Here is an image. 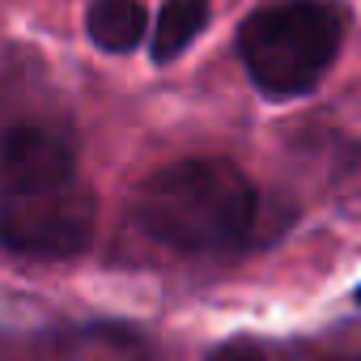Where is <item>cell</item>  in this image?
Returning a JSON list of instances; mask_svg holds the SVG:
<instances>
[{"instance_id": "52a82bcc", "label": "cell", "mask_w": 361, "mask_h": 361, "mask_svg": "<svg viewBox=\"0 0 361 361\" xmlns=\"http://www.w3.org/2000/svg\"><path fill=\"white\" fill-rule=\"evenodd\" d=\"M357 306H361V285H357Z\"/></svg>"}, {"instance_id": "277c9868", "label": "cell", "mask_w": 361, "mask_h": 361, "mask_svg": "<svg viewBox=\"0 0 361 361\" xmlns=\"http://www.w3.org/2000/svg\"><path fill=\"white\" fill-rule=\"evenodd\" d=\"M85 30L94 39V47L123 56L149 35V13L140 0H94L85 13Z\"/></svg>"}, {"instance_id": "3957f363", "label": "cell", "mask_w": 361, "mask_h": 361, "mask_svg": "<svg viewBox=\"0 0 361 361\" xmlns=\"http://www.w3.org/2000/svg\"><path fill=\"white\" fill-rule=\"evenodd\" d=\"M344 43V18L327 0H289L238 30V56L268 98H298L319 85Z\"/></svg>"}, {"instance_id": "ba28073f", "label": "cell", "mask_w": 361, "mask_h": 361, "mask_svg": "<svg viewBox=\"0 0 361 361\" xmlns=\"http://www.w3.org/2000/svg\"><path fill=\"white\" fill-rule=\"evenodd\" d=\"M353 361H361V357H353Z\"/></svg>"}, {"instance_id": "6da1fadb", "label": "cell", "mask_w": 361, "mask_h": 361, "mask_svg": "<svg viewBox=\"0 0 361 361\" xmlns=\"http://www.w3.org/2000/svg\"><path fill=\"white\" fill-rule=\"evenodd\" d=\"M94 238V192L68 136L22 123L0 145V243L30 259H73Z\"/></svg>"}, {"instance_id": "7a4b0ae2", "label": "cell", "mask_w": 361, "mask_h": 361, "mask_svg": "<svg viewBox=\"0 0 361 361\" xmlns=\"http://www.w3.org/2000/svg\"><path fill=\"white\" fill-rule=\"evenodd\" d=\"M255 213L259 200L247 174L217 157L174 161L149 174L132 200L136 226L178 255L234 251L251 234Z\"/></svg>"}, {"instance_id": "8992f818", "label": "cell", "mask_w": 361, "mask_h": 361, "mask_svg": "<svg viewBox=\"0 0 361 361\" xmlns=\"http://www.w3.org/2000/svg\"><path fill=\"white\" fill-rule=\"evenodd\" d=\"M209 361H272L259 344H251V340H230V344H221Z\"/></svg>"}, {"instance_id": "5b68a950", "label": "cell", "mask_w": 361, "mask_h": 361, "mask_svg": "<svg viewBox=\"0 0 361 361\" xmlns=\"http://www.w3.org/2000/svg\"><path fill=\"white\" fill-rule=\"evenodd\" d=\"M204 22H209V0H166L157 22H153V35H149L153 64L178 60L196 43V35L204 30Z\"/></svg>"}]
</instances>
